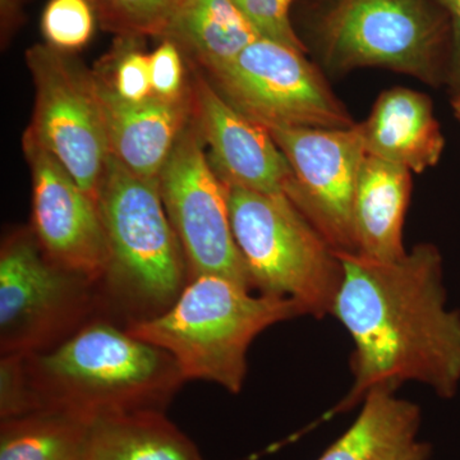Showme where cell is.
<instances>
[{
    "label": "cell",
    "instance_id": "6da1fadb",
    "mask_svg": "<svg viewBox=\"0 0 460 460\" xmlns=\"http://www.w3.org/2000/svg\"><path fill=\"white\" fill-rule=\"evenodd\" d=\"M343 269L332 314L353 341V386L332 413L376 387L417 381L444 399L460 387V313L447 305L443 259L420 243L394 261L338 253Z\"/></svg>",
    "mask_w": 460,
    "mask_h": 460
},
{
    "label": "cell",
    "instance_id": "7a4b0ae2",
    "mask_svg": "<svg viewBox=\"0 0 460 460\" xmlns=\"http://www.w3.org/2000/svg\"><path fill=\"white\" fill-rule=\"evenodd\" d=\"M40 410L95 420L136 411H164L184 378L162 348L96 317L59 344L26 354Z\"/></svg>",
    "mask_w": 460,
    "mask_h": 460
},
{
    "label": "cell",
    "instance_id": "3957f363",
    "mask_svg": "<svg viewBox=\"0 0 460 460\" xmlns=\"http://www.w3.org/2000/svg\"><path fill=\"white\" fill-rule=\"evenodd\" d=\"M98 205L108 242L100 317L128 328L160 316L190 278L157 178L140 177L111 155Z\"/></svg>",
    "mask_w": 460,
    "mask_h": 460
},
{
    "label": "cell",
    "instance_id": "277c9868",
    "mask_svg": "<svg viewBox=\"0 0 460 460\" xmlns=\"http://www.w3.org/2000/svg\"><path fill=\"white\" fill-rule=\"evenodd\" d=\"M302 314L290 299L253 295L228 278L199 275L164 314L126 329L171 354L186 381H208L238 394L252 341L275 323Z\"/></svg>",
    "mask_w": 460,
    "mask_h": 460
},
{
    "label": "cell",
    "instance_id": "5b68a950",
    "mask_svg": "<svg viewBox=\"0 0 460 460\" xmlns=\"http://www.w3.org/2000/svg\"><path fill=\"white\" fill-rule=\"evenodd\" d=\"M224 184L252 290L290 299L317 319L332 314L343 278L337 251L283 193Z\"/></svg>",
    "mask_w": 460,
    "mask_h": 460
},
{
    "label": "cell",
    "instance_id": "8992f818",
    "mask_svg": "<svg viewBox=\"0 0 460 460\" xmlns=\"http://www.w3.org/2000/svg\"><path fill=\"white\" fill-rule=\"evenodd\" d=\"M320 39L337 71L383 66L429 84L449 77L452 29L428 0H335Z\"/></svg>",
    "mask_w": 460,
    "mask_h": 460
},
{
    "label": "cell",
    "instance_id": "52a82bcc",
    "mask_svg": "<svg viewBox=\"0 0 460 460\" xmlns=\"http://www.w3.org/2000/svg\"><path fill=\"white\" fill-rule=\"evenodd\" d=\"M100 317L98 283L54 262L33 232L20 230L0 252V350L50 349Z\"/></svg>",
    "mask_w": 460,
    "mask_h": 460
},
{
    "label": "cell",
    "instance_id": "ba28073f",
    "mask_svg": "<svg viewBox=\"0 0 460 460\" xmlns=\"http://www.w3.org/2000/svg\"><path fill=\"white\" fill-rule=\"evenodd\" d=\"M26 63L36 93L27 129L98 201L111 151L95 74L48 44L27 49Z\"/></svg>",
    "mask_w": 460,
    "mask_h": 460
},
{
    "label": "cell",
    "instance_id": "9c48e42d",
    "mask_svg": "<svg viewBox=\"0 0 460 460\" xmlns=\"http://www.w3.org/2000/svg\"><path fill=\"white\" fill-rule=\"evenodd\" d=\"M233 107L266 126L350 128L349 114L304 51L260 38L211 72Z\"/></svg>",
    "mask_w": 460,
    "mask_h": 460
},
{
    "label": "cell",
    "instance_id": "30bf717a",
    "mask_svg": "<svg viewBox=\"0 0 460 460\" xmlns=\"http://www.w3.org/2000/svg\"><path fill=\"white\" fill-rule=\"evenodd\" d=\"M157 181L190 279L219 275L252 289L230 226L226 184L206 155L193 118L175 142Z\"/></svg>",
    "mask_w": 460,
    "mask_h": 460
},
{
    "label": "cell",
    "instance_id": "8fae6325",
    "mask_svg": "<svg viewBox=\"0 0 460 460\" xmlns=\"http://www.w3.org/2000/svg\"><path fill=\"white\" fill-rule=\"evenodd\" d=\"M292 168L288 193L338 253L357 252L354 196L367 156L357 124L350 128L266 126Z\"/></svg>",
    "mask_w": 460,
    "mask_h": 460
},
{
    "label": "cell",
    "instance_id": "7c38bea8",
    "mask_svg": "<svg viewBox=\"0 0 460 460\" xmlns=\"http://www.w3.org/2000/svg\"><path fill=\"white\" fill-rule=\"evenodd\" d=\"M23 150L31 169L33 234L58 265L99 283L107 266L108 242L98 201L29 129Z\"/></svg>",
    "mask_w": 460,
    "mask_h": 460
},
{
    "label": "cell",
    "instance_id": "4fadbf2b",
    "mask_svg": "<svg viewBox=\"0 0 460 460\" xmlns=\"http://www.w3.org/2000/svg\"><path fill=\"white\" fill-rule=\"evenodd\" d=\"M190 93L193 122L210 148L208 159L220 180L288 196L295 177L270 132L233 107L202 75H195Z\"/></svg>",
    "mask_w": 460,
    "mask_h": 460
},
{
    "label": "cell",
    "instance_id": "5bb4252c",
    "mask_svg": "<svg viewBox=\"0 0 460 460\" xmlns=\"http://www.w3.org/2000/svg\"><path fill=\"white\" fill-rule=\"evenodd\" d=\"M111 155L135 174L157 178L181 133L192 119V93L181 100L151 96L127 102L95 74Z\"/></svg>",
    "mask_w": 460,
    "mask_h": 460
},
{
    "label": "cell",
    "instance_id": "9a60e30c",
    "mask_svg": "<svg viewBox=\"0 0 460 460\" xmlns=\"http://www.w3.org/2000/svg\"><path fill=\"white\" fill-rule=\"evenodd\" d=\"M366 154L423 172L438 165L445 138L431 99L394 87L378 96L367 119L357 124Z\"/></svg>",
    "mask_w": 460,
    "mask_h": 460
},
{
    "label": "cell",
    "instance_id": "2e32d148",
    "mask_svg": "<svg viewBox=\"0 0 460 460\" xmlns=\"http://www.w3.org/2000/svg\"><path fill=\"white\" fill-rule=\"evenodd\" d=\"M411 190L410 169L378 157H365L354 196L357 252L381 261L407 255L402 228Z\"/></svg>",
    "mask_w": 460,
    "mask_h": 460
},
{
    "label": "cell",
    "instance_id": "e0dca14e",
    "mask_svg": "<svg viewBox=\"0 0 460 460\" xmlns=\"http://www.w3.org/2000/svg\"><path fill=\"white\" fill-rule=\"evenodd\" d=\"M358 417L317 460H428L431 447L417 440L419 405L376 387L363 398Z\"/></svg>",
    "mask_w": 460,
    "mask_h": 460
},
{
    "label": "cell",
    "instance_id": "ac0fdd59",
    "mask_svg": "<svg viewBox=\"0 0 460 460\" xmlns=\"http://www.w3.org/2000/svg\"><path fill=\"white\" fill-rule=\"evenodd\" d=\"M260 38L234 0H180L164 39L177 42L211 74Z\"/></svg>",
    "mask_w": 460,
    "mask_h": 460
},
{
    "label": "cell",
    "instance_id": "d6986e66",
    "mask_svg": "<svg viewBox=\"0 0 460 460\" xmlns=\"http://www.w3.org/2000/svg\"><path fill=\"white\" fill-rule=\"evenodd\" d=\"M87 460L205 459L164 411H136L93 420Z\"/></svg>",
    "mask_w": 460,
    "mask_h": 460
},
{
    "label": "cell",
    "instance_id": "ffe728a7",
    "mask_svg": "<svg viewBox=\"0 0 460 460\" xmlns=\"http://www.w3.org/2000/svg\"><path fill=\"white\" fill-rule=\"evenodd\" d=\"M91 422L59 410L2 420L0 460H87Z\"/></svg>",
    "mask_w": 460,
    "mask_h": 460
},
{
    "label": "cell",
    "instance_id": "44dd1931",
    "mask_svg": "<svg viewBox=\"0 0 460 460\" xmlns=\"http://www.w3.org/2000/svg\"><path fill=\"white\" fill-rule=\"evenodd\" d=\"M96 13L89 0H49L41 18L45 40L58 50H77L93 38Z\"/></svg>",
    "mask_w": 460,
    "mask_h": 460
},
{
    "label": "cell",
    "instance_id": "7402d4cb",
    "mask_svg": "<svg viewBox=\"0 0 460 460\" xmlns=\"http://www.w3.org/2000/svg\"><path fill=\"white\" fill-rule=\"evenodd\" d=\"M180 0H114L108 31L119 38L164 39Z\"/></svg>",
    "mask_w": 460,
    "mask_h": 460
},
{
    "label": "cell",
    "instance_id": "603a6c76",
    "mask_svg": "<svg viewBox=\"0 0 460 460\" xmlns=\"http://www.w3.org/2000/svg\"><path fill=\"white\" fill-rule=\"evenodd\" d=\"M122 40L113 59V75L104 80L127 102H145L153 96L150 57L138 49L137 38H122Z\"/></svg>",
    "mask_w": 460,
    "mask_h": 460
},
{
    "label": "cell",
    "instance_id": "cb8c5ba5",
    "mask_svg": "<svg viewBox=\"0 0 460 460\" xmlns=\"http://www.w3.org/2000/svg\"><path fill=\"white\" fill-rule=\"evenodd\" d=\"M41 411L30 381L26 354H2L0 359V419H17Z\"/></svg>",
    "mask_w": 460,
    "mask_h": 460
},
{
    "label": "cell",
    "instance_id": "d4e9b609",
    "mask_svg": "<svg viewBox=\"0 0 460 460\" xmlns=\"http://www.w3.org/2000/svg\"><path fill=\"white\" fill-rule=\"evenodd\" d=\"M293 0H234L261 38L305 53V47L290 22Z\"/></svg>",
    "mask_w": 460,
    "mask_h": 460
},
{
    "label": "cell",
    "instance_id": "484cf974",
    "mask_svg": "<svg viewBox=\"0 0 460 460\" xmlns=\"http://www.w3.org/2000/svg\"><path fill=\"white\" fill-rule=\"evenodd\" d=\"M150 57L153 96L164 100L189 98L190 91L184 83V66L181 48L171 39H163Z\"/></svg>",
    "mask_w": 460,
    "mask_h": 460
},
{
    "label": "cell",
    "instance_id": "4316f807",
    "mask_svg": "<svg viewBox=\"0 0 460 460\" xmlns=\"http://www.w3.org/2000/svg\"><path fill=\"white\" fill-rule=\"evenodd\" d=\"M447 12L452 29V50H450L449 77L447 83L454 89L460 87V0H435Z\"/></svg>",
    "mask_w": 460,
    "mask_h": 460
},
{
    "label": "cell",
    "instance_id": "83f0119b",
    "mask_svg": "<svg viewBox=\"0 0 460 460\" xmlns=\"http://www.w3.org/2000/svg\"><path fill=\"white\" fill-rule=\"evenodd\" d=\"M98 17L100 25L107 30L111 22V13H113L114 0H89Z\"/></svg>",
    "mask_w": 460,
    "mask_h": 460
},
{
    "label": "cell",
    "instance_id": "f1b7e54d",
    "mask_svg": "<svg viewBox=\"0 0 460 460\" xmlns=\"http://www.w3.org/2000/svg\"><path fill=\"white\" fill-rule=\"evenodd\" d=\"M22 0H0L2 9L3 29H8L16 21Z\"/></svg>",
    "mask_w": 460,
    "mask_h": 460
},
{
    "label": "cell",
    "instance_id": "f546056e",
    "mask_svg": "<svg viewBox=\"0 0 460 460\" xmlns=\"http://www.w3.org/2000/svg\"><path fill=\"white\" fill-rule=\"evenodd\" d=\"M452 107L454 115H456V119L459 120L460 123V87L456 91V95H454Z\"/></svg>",
    "mask_w": 460,
    "mask_h": 460
}]
</instances>
